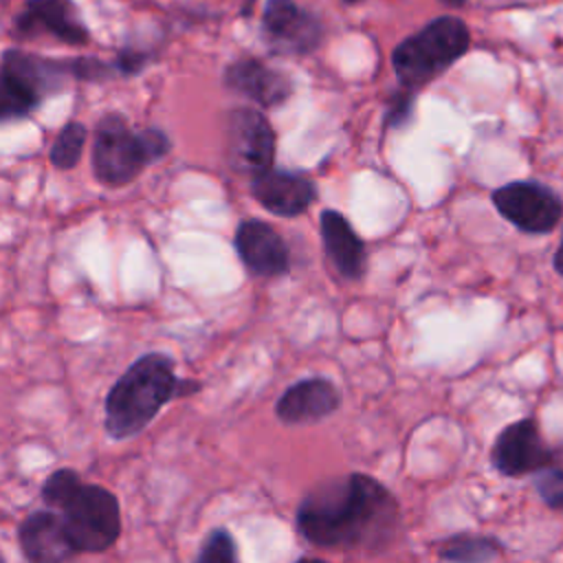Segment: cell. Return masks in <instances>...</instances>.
Listing matches in <instances>:
<instances>
[{"instance_id": "obj_1", "label": "cell", "mask_w": 563, "mask_h": 563, "mask_svg": "<svg viewBox=\"0 0 563 563\" xmlns=\"http://www.w3.org/2000/svg\"><path fill=\"white\" fill-rule=\"evenodd\" d=\"M297 532L321 550L380 552L396 543L402 515L391 490L365 473L314 484L299 501Z\"/></svg>"}, {"instance_id": "obj_2", "label": "cell", "mask_w": 563, "mask_h": 563, "mask_svg": "<svg viewBox=\"0 0 563 563\" xmlns=\"http://www.w3.org/2000/svg\"><path fill=\"white\" fill-rule=\"evenodd\" d=\"M174 369L169 354L147 352L114 380L103 400V429L112 440L141 433L167 402L200 389L198 380L178 378Z\"/></svg>"}, {"instance_id": "obj_3", "label": "cell", "mask_w": 563, "mask_h": 563, "mask_svg": "<svg viewBox=\"0 0 563 563\" xmlns=\"http://www.w3.org/2000/svg\"><path fill=\"white\" fill-rule=\"evenodd\" d=\"M42 501L62 519L77 554L106 552L121 537V506L106 486L84 482L75 468H57L42 484Z\"/></svg>"}, {"instance_id": "obj_4", "label": "cell", "mask_w": 563, "mask_h": 563, "mask_svg": "<svg viewBox=\"0 0 563 563\" xmlns=\"http://www.w3.org/2000/svg\"><path fill=\"white\" fill-rule=\"evenodd\" d=\"M169 152L172 139L161 128L132 130L121 112H106L92 134V176L106 187H123Z\"/></svg>"}, {"instance_id": "obj_5", "label": "cell", "mask_w": 563, "mask_h": 563, "mask_svg": "<svg viewBox=\"0 0 563 563\" xmlns=\"http://www.w3.org/2000/svg\"><path fill=\"white\" fill-rule=\"evenodd\" d=\"M471 48V29L457 15H438L391 51L400 86L420 90L449 70Z\"/></svg>"}, {"instance_id": "obj_6", "label": "cell", "mask_w": 563, "mask_h": 563, "mask_svg": "<svg viewBox=\"0 0 563 563\" xmlns=\"http://www.w3.org/2000/svg\"><path fill=\"white\" fill-rule=\"evenodd\" d=\"M490 198L499 216L523 233L545 235L563 216V200L559 194L537 180H515L501 185Z\"/></svg>"}, {"instance_id": "obj_7", "label": "cell", "mask_w": 563, "mask_h": 563, "mask_svg": "<svg viewBox=\"0 0 563 563\" xmlns=\"http://www.w3.org/2000/svg\"><path fill=\"white\" fill-rule=\"evenodd\" d=\"M323 22L295 0H266L262 37L275 55H310L323 42Z\"/></svg>"}, {"instance_id": "obj_8", "label": "cell", "mask_w": 563, "mask_h": 563, "mask_svg": "<svg viewBox=\"0 0 563 563\" xmlns=\"http://www.w3.org/2000/svg\"><path fill=\"white\" fill-rule=\"evenodd\" d=\"M227 158L242 174H257L275 163V132L268 119L249 106L229 110L224 121Z\"/></svg>"}, {"instance_id": "obj_9", "label": "cell", "mask_w": 563, "mask_h": 563, "mask_svg": "<svg viewBox=\"0 0 563 563\" xmlns=\"http://www.w3.org/2000/svg\"><path fill=\"white\" fill-rule=\"evenodd\" d=\"M490 464L504 477H526L554 464V451L543 440L534 418L504 427L490 449Z\"/></svg>"}, {"instance_id": "obj_10", "label": "cell", "mask_w": 563, "mask_h": 563, "mask_svg": "<svg viewBox=\"0 0 563 563\" xmlns=\"http://www.w3.org/2000/svg\"><path fill=\"white\" fill-rule=\"evenodd\" d=\"M13 35L33 40L48 35L68 46H86L90 31L73 0H26L13 18Z\"/></svg>"}, {"instance_id": "obj_11", "label": "cell", "mask_w": 563, "mask_h": 563, "mask_svg": "<svg viewBox=\"0 0 563 563\" xmlns=\"http://www.w3.org/2000/svg\"><path fill=\"white\" fill-rule=\"evenodd\" d=\"M251 194L266 211L295 218L314 205L317 185L303 172L271 165L251 176Z\"/></svg>"}, {"instance_id": "obj_12", "label": "cell", "mask_w": 563, "mask_h": 563, "mask_svg": "<svg viewBox=\"0 0 563 563\" xmlns=\"http://www.w3.org/2000/svg\"><path fill=\"white\" fill-rule=\"evenodd\" d=\"M233 246L244 268L255 277H279L290 268V255L284 238L264 220H242L235 229Z\"/></svg>"}, {"instance_id": "obj_13", "label": "cell", "mask_w": 563, "mask_h": 563, "mask_svg": "<svg viewBox=\"0 0 563 563\" xmlns=\"http://www.w3.org/2000/svg\"><path fill=\"white\" fill-rule=\"evenodd\" d=\"M222 84L231 92L262 108H277L286 103L295 90L292 79L284 70L268 66L257 57H240L231 62L222 73Z\"/></svg>"}, {"instance_id": "obj_14", "label": "cell", "mask_w": 563, "mask_h": 563, "mask_svg": "<svg viewBox=\"0 0 563 563\" xmlns=\"http://www.w3.org/2000/svg\"><path fill=\"white\" fill-rule=\"evenodd\" d=\"M0 68L18 77L42 101L55 97L68 88L73 77V57H44L22 48H7L0 59Z\"/></svg>"}, {"instance_id": "obj_15", "label": "cell", "mask_w": 563, "mask_h": 563, "mask_svg": "<svg viewBox=\"0 0 563 563\" xmlns=\"http://www.w3.org/2000/svg\"><path fill=\"white\" fill-rule=\"evenodd\" d=\"M22 556L31 563H62L77 556L55 510H33L18 526Z\"/></svg>"}, {"instance_id": "obj_16", "label": "cell", "mask_w": 563, "mask_h": 563, "mask_svg": "<svg viewBox=\"0 0 563 563\" xmlns=\"http://www.w3.org/2000/svg\"><path fill=\"white\" fill-rule=\"evenodd\" d=\"M341 405V394L330 378L310 376L292 383L277 400L275 413L286 424L317 422L334 413Z\"/></svg>"}, {"instance_id": "obj_17", "label": "cell", "mask_w": 563, "mask_h": 563, "mask_svg": "<svg viewBox=\"0 0 563 563\" xmlns=\"http://www.w3.org/2000/svg\"><path fill=\"white\" fill-rule=\"evenodd\" d=\"M319 233L323 251L341 277L358 282L367 271V249L350 220L334 209L321 211Z\"/></svg>"}, {"instance_id": "obj_18", "label": "cell", "mask_w": 563, "mask_h": 563, "mask_svg": "<svg viewBox=\"0 0 563 563\" xmlns=\"http://www.w3.org/2000/svg\"><path fill=\"white\" fill-rule=\"evenodd\" d=\"M504 554V543L488 534L460 532L438 545L442 561H495Z\"/></svg>"}, {"instance_id": "obj_19", "label": "cell", "mask_w": 563, "mask_h": 563, "mask_svg": "<svg viewBox=\"0 0 563 563\" xmlns=\"http://www.w3.org/2000/svg\"><path fill=\"white\" fill-rule=\"evenodd\" d=\"M42 106V99L18 77L0 68V123L29 117Z\"/></svg>"}, {"instance_id": "obj_20", "label": "cell", "mask_w": 563, "mask_h": 563, "mask_svg": "<svg viewBox=\"0 0 563 563\" xmlns=\"http://www.w3.org/2000/svg\"><path fill=\"white\" fill-rule=\"evenodd\" d=\"M86 139H88V128L81 121H75V119L66 121L48 150L51 165L62 172L73 169L84 154Z\"/></svg>"}, {"instance_id": "obj_21", "label": "cell", "mask_w": 563, "mask_h": 563, "mask_svg": "<svg viewBox=\"0 0 563 563\" xmlns=\"http://www.w3.org/2000/svg\"><path fill=\"white\" fill-rule=\"evenodd\" d=\"M196 561L198 563H235L238 545H235L233 534L227 528H213L205 537V541L196 554Z\"/></svg>"}, {"instance_id": "obj_22", "label": "cell", "mask_w": 563, "mask_h": 563, "mask_svg": "<svg viewBox=\"0 0 563 563\" xmlns=\"http://www.w3.org/2000/svg\"><path fill=\"white\" fill-rule=\"evenodd\" d=\"M534 488L548 508L563 510V468L545 466L537 471Z\"/></svg>"}, {"instance_id": "obj_23", "label": "cell", "mask_w": 563, "mask_h": 563, "mask_svg": "<svg viewBox=\"0 0 563 563\" xmlns=\"http://www.w3.org/2000/svg\"><path fill=\"white\" fill-rule=\"evenodd\" d=\"M413 99H416V90H409L405 86H400V90L391 97L387 112H385V123L391 128H402L413 112Z\"/></svg>"}, {"instance_id": "obj_24", "label": "cell", "mask_w": 563, "mask_h": 563, "mask_svg": "<svg viewBox=\"0 0 563 563\" xmlns=\"http://www.w3.org/2000/svg\"><path fill=\"white\" fill-rule=\"evenodd\" d=\"M152 55L143 48H134V46H123L117 55H114V68L119 73V77H134L139 73L145 70V66L150 64Z\"/></svg>"}, {"instance_id": "obj_25", "label": "cell", "mask_w": 563, "mask_h": 563, "mask_svg": "<svg viewBox=\"0 0 563 563\" xmlns=\"http://www.w3.org/2000/svg\"><path fill=\"white\" fill-rule=\"evenodd\" d=\"M552 264H554V271L563 277V240H561V246L556 249V253L552 257Z\"/></svg>"}, {"instance_id": "obj_26", "label": "cell", "mask_w": 563, "mask_h": 563, "mask_svg": "<svg viewBox=\"0 0 563 563\" xmlns=\"http://www.w3.org/2000/svg\"><path fill=\"white\" fill-rule=\"evenodd\" d=\"M444 7H451V9H460L466 4V0H440Z\"/></svg>"}, {"instance_id": "obj_27", "label": "cell", "mask_w": 563, "mask_h": 563, "mask_svg": "<svg viewBox=\"0 0 563 563\" xmlns=\"http://www.w3.org/2000/svg\"><path fill=\"white\" fill-rule=\"evenodd\" d=\"M343 4H347V7H352V4H358V2H363V0H341Z\"/></svg>"}, {"instance_id": "obj_28", "label": "cell", "mask_w": 563, "mask_h": 563, "mask_svg": "<svg viewBox=\"0 0 563 563\" xmlns=\"http://www.w3.org/2000/svg\"><path fill=\"white\" fill-rule=\"evenodd\" d=\"M0 561H4V556H2V554H0Z\"/></svg>"}]
</instances>
